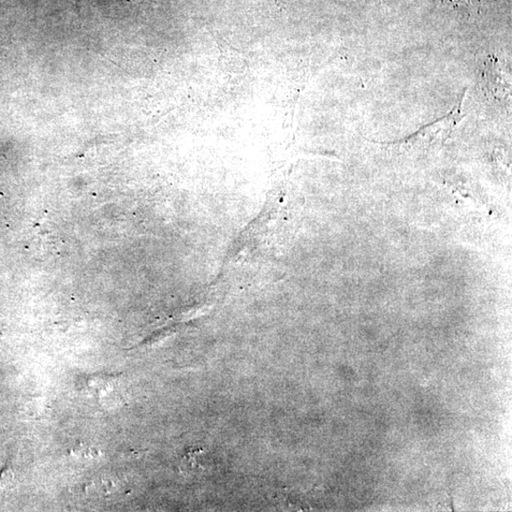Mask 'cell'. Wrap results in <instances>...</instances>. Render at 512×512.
<instances>
[]
</instances>
